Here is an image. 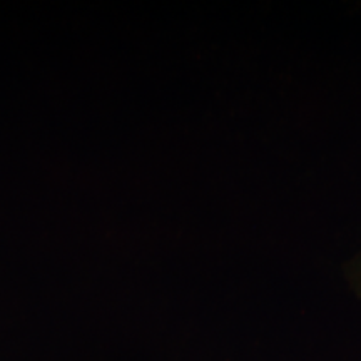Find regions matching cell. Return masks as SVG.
<instances>
[{"label":"cell","instance_id":"cell-1","mask_svg":"<svg viewBox=\"0 0 361 361\" xmlns=\"http://www.w3.org/2000/svg\"><path fill=\"white\" fill-rule=\"evenodd\" d=\"M345 276L350 286L361 296V250L345 264Z\"/></svg>","mask_w":361,"mask_h":361}]
</instances>
